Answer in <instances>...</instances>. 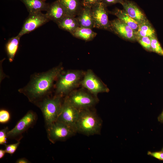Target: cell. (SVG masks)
<instances>
[{
  "mask_svg": "<svg viewBox=\"0 0 163 163\" xmlns=\"http://www.w3.org/2000/svg\"><path fill=\"white\" fill-rule=\"evenodd\" d=\"M137 41L145 50L152 52L150 37H142L137 39Z\"/></svg>",
  "mask_w": 163,
  "mask_h": 163,
  "instance_id": "cb8c5ba5",
  "label": "cell"
},
{
  "mask_svg": "<svg viewBox=\"0 0 163 163\" xmlns=\"http://www.w3.org/2000/svg\"><path fill=\"white\" fill-rule=\"evenodd\" d=\"M135 33L136 40L138 38L143 37H156L155 29L148 19L139 24L138 30Z\"/></svg>",
  "mask_w": 163,
  "mask_h": 163,
  "instance_id": "ffe728a7",
  "label": "cell"
},
{
  "mask_svg": "<svg viewBox=\"0 0 163 163\" xmlns=\"http://www.w3.org/2000/svg\"><path fill=\"white\" fill-rule=\"evenodd\" d=\"M37 120V114L29 110L20 119L15 126L7 133L8 138H21L22 134L34 125Z\"/></svg>",
  "mask_w": 163,
  "mask_h": 163,
  "instance_id": "9c48e42d",
  "label": "cell"
},
{
  "mask_svg": "<svg viewBox=\"0 0 163 163\" xmlns=\"http://www.w3.org/2000/svg\"><path fill=\"white\" fill-rule=\"evenodd\" d=\"M158 121L161 123H163V110L158 117Z\"/></svg>",
  "mask_w": 163,
  "mask_h": 163,
  "instance_id": "d6a6232c",
  "label": "cell"
},
{
  "mask_svg": "<svg viewBox=\"0 0 163 163\" xmlns=\"http://www.w3.org/2000/svg\"><path fill=\"white\" fill-rule=\"evenodd\" d=\"M30 161L25 158H21L18 159L16 161V163H28Z\"/></svg>",
  "mask_w": 163,
  "mask_h": 163,
  "instance_id": "4dcf8cb0",
  "label": "cell"
},
{
  "mask_svg": "<svg viewBox=\"0 0 163 163\" xmlns=\"http://www.w3.org/2000/svg\"><path fill=\"white\" fill-rule=\"evenodd\" d=\"M123 0H102V2L107 6L115 4L117 3H120Z\"/></svg>",
  "mask_w": 163,
  "mask_h": 163,
  "instance_id": "f1b7e54d",
  "label": "cell"
},
{
  "mask_svg": "<svg viewBox=\"0 0 163 163\" xmlns=\"http://www.w3.org/2000/svg\"><path fill=\"white\" fill-rule=\"evenodd\" d=\"M63 70L60 64L42 72L35 73L30 76L28 83L18 91L26 96L29 101L35 104L43 98L50 96L57 78Z\"/></svg>",
  "mask_w": 163,
  "mask_h": 163,
  "instance_id": "6da1fadb",
  "label": "cell"
},
{
  "mask_svg": "<svg viewBox=\"0 0 163 163\" xmlns=\"http://www.w3.org/2000/svg\"><path fill=\"white\" fill-rule=\"evenodd\" d=\"M59 27L72 34L79 27L76 18L67 15L56 23Z\"/></svg>",
  "mask_w": 163,
  "mask_h": 163,
  "instance_id": "ac0fdd59",
  "label": "cell"
},
{
  "mask_svg": "<svg viewBox=\"0 0 163 163\" xmlns=\"http://www.w3.org/2000/svg\"><path fill=\"white\" fill-rule=\"evenodd\" d=\"M120 4L128 14L139 24L147 19L142 11L133 2L123 0Z\"/></svg>",
  "mask_w": 163,
  "mask_h": 163,
  "instance_id": "4fadbf2b",
  "label": "cell"
},
{
  "mask_svg": "<svg viewBox=\"0 0 163 163\" xmlns=\"http://www.w3.org/2000/svg\"><path fill=\"white\" fill-rule=\"evenodd\" d=\"M68 15L75 17L83 6L80 0H59Z\"/></svg>",
  "mask_w": 163,
  "mask_h": 163,
  "instance_id": "e0dca14e",
  "label": "cell"
},
{
  "mask_svg": "<svg viewBox=\"0 0 163 163\" xmlns=\"http://www.w3.org/2000/svg\"><path fill=\"white\" fill-rule=\"evenodd\" d=\"M50 21L45 14L38 12L29 14L18 35L21 37Z\"/></svg>",
  "mask_w": 163,
  "mask_h": 163,
  "instance_id": "30bf717a",
  "label": "cell"
},
{
  "mask_svg": "<svg viewBox=\"0 0 163 163\" xmlns=\"http://www.w3.org/2000/svg\"><path fill=\"white\" fill-rule=\"evenodd\" d=\"M9 131L7 127L0 130V144L5 145L7 142V133Z\"/></svg>",
  "mask_w": 163,
  "mask_h": 163,
  "instance_id": "484cf974",
  "label": "cell"
},
{
  "mask_svg": "<svg viewBox=\"0 0 163 163\" xmlns=\"http://www.w3.org/2000/svg\"><path fill=\"white\" fill-rule=\"evenodd\" d=\"M25 5L29 14L46 11L50 3L43 0H20Z\"/></svg>",
  "mask_w": 163,
  "mask_h": 163,
  "instance_id": "2e32d148",
  "label": "cell"
},
{
  "mask_svg": "<svg viewBox=\"0 0 163 163\" xmlns=\"http://www.w3.org/2000/svg\"><path fill=\"white\" fill-rule=\"evenodd\" d=\"M46 130L49 140L53 143L64 141L77 132L74 129L57 121L47 127Z\"/></svg>",
  "mask_w": 163,
  "mask_h": 163,
  "instance_id": "8992f818",
  "label": "cell"
},
{
  "mask_svg": "<svg viewBox=\"0 0 163 163\" xmlns=\"http://www.w3.org/2000/svg\"><path fill=\"white\" fill-rule=\"evenodd\" d=\"M80 85L97 97L99 93L108 92L109 91L107 86L91 69H88L85 72Z\"/></svg>",
  "mask_w": 163,
  "mask_h": 163,
  "instance_id": "52a82bcc",
  "label": "cell"
},
{
  "mask_svg": "<svg viewBox=\"0 0 163 163\" xmlns=\"http://www.w3.org/2000/svg\"><path fill=\"white\" fill-rule=\"evenodd\" d=\"M147 155L158 160L163 161V152L161 151L151 152L148 151Z\"/></svg>",
  "mask_w": 163,
  "mask_h": 163,
  "instance_id": "83f0119b",
  "label": "cell"
},
{
  "mask_svg": "<svg viewBox=\"0 0 163 163\" xmlns=\"http://www.w3.org/2000/svg\"><path fill=\"white\" fill-rule=\"evenodd\" d=\"M76 18L79 27L94 28V21L91 8L83 7Z\"/></svg>",
  "mask_w": 163,
  "mask_h": 163,
  "instance_id": "9a60e30c",
  "label": "cell"
},
{
  "mask_svg": "<svg viewBox=\"0 0 163 163\" xmlns=\"http://www.w3.org/2000/svg\"><path fill=\"white\" fill-rule=\"evenodd\" d=\"M85 72L80 70H62L55 82L54 89L55 95L63 97L74 90L80 85Z\"/></svg>",
  "mask_w": 163,
  "mask_h": 163,
  "instance_id": "7a4b0ae2",
  "label": "cell"
},
{
  "mask_svg": "<svg viewBox=\"0 0 163 163\" xmlns=\"http://www.w3.org/2000/svg\"><path fill=\"white\" fill-rule=\"evenodd\" d=\"M102 0H82L81 1L83 7L92 8L97 4L102 2Z\"/></svg>",
  "mask_w": 163,
  "mask_h": 163,
  "instance_id": "4316f807",
  "label": "cell"
},
{
  "mask_svg": "<svg viewBox=\"0 0 163 163\" xmlns=\"http://www.w3.org/2000/svg\"><path fill=\"white\" fill-rule=\"evenodd\" d=\"M62 97L55 95L50 96L35 104L42 112L46 127L57 121L63 102Z\"/></svg>",
  "mask_w": 163,
  "mask_h": 163,
  "instance_id": "277c9868",
  "label": "cell"
},
{
  "mask_svg": "<svg viewBox=\"0 0 163 163\" xmlns=\"http://www.w3.org/2000/svg\"><path fill=\"white\" fill-rule=\"evenodd\" d=\"M21 37L18 35L10 38L5 45V49L9 61L12 62L18 51Z\"/></svg>",
  "mask_w": 163,
  "mask_h": 163,
  "instance_id": "44dd1931",
  "label": "cell"
},
{
  "mask_svg": "<svg viewBox=\"0 0 163 163\" xmlns=\"http://www.w3.org/2000/svg\"><path fill=\"white\" fill-rule=\"evenodd\" d=\"M64 99L80 110L90 108L98 102L97 97L83 89L73 90Z\"/></svg>",
  "mask_w": 163,
  "mask_h": 163,
  "instance_id": "5b68a950",
  "label": "cell"
},
{
  "mask_svg": "<svg viewBox=\"0 0 163 163\" xmlns=\"http://www.w3.org/2000/svg\"><path fill=\"white\" fill-rule=\"evenodd\" d=\"M102 122L96 113L90 108L80 110L76 124L77 132L86 136L93 135L100 133Z\"/></svg>",
  "mask_w": 163,
  "mask_h": 163,
  "instance_id": "3957f363",
  "label": "cell"
},
{
  "mask_svg": "<svg viewBox=\"0 0 163 163\" xmlns=\"http://www.w3.org/2000/svg\"><path fill=\"white\" fill-rule=\"evenodd\" d=\"M45 14L50 21L56 24L67 15L59 0L50 4Z\"/></svg>",
  "mask_w": 163,
  "mask_h": 163,
  "instance_id": "5bb4252c",
  "label": "cell"
},
{
  "mask_svg": "<svg viewBox=\"0 0 163 163\" xmlns=\"http://www.w3.org/2000/svg\"><path fill=\"white\" fill-rule=\"evenodd\" d=\"M113 32L123 38L131 41L136 40L135 32L118 18L110 21Z\"/></svg>",
  "mask_w": 163,
  "mask_h": 163,
  "instance_id": "7c38bea8",
  "label": "cell"
},
{
  "mask_svg": "<svg viewBox=\"0 0 163 163\" xmlns=\"http://www.w3.org/2000/svg\"><path fill=\"white\" fill-rule=\"evenodd\" d=\"M10 116L9 111L3 109L0 110V123H5L10 120Z\"/></svg>",
  "mask_w": 163,
  "mask_h": 163,
  "instance_id": "d4e9b609",
  "label": "cell"
},
{
  "mask_svg": "<svg viewBox=\"0 0 163 163\" xmlns=\"http://www.w3.org/2000/svg\"><path fill=\"white\" fill-rule=\"evenodd\" d=\"M71 34L76 38L86 41H89L95 38L97 33L91 28L79 27Z\"/></svg>",
  "mask_w": 163,
  "mask_h": 163,
  "instance_id": "7402d4cb",
  "label": "cell"
},
{
  "mask_svg": "<svg viewBox=\"0 0 163 163\" xmlns=\"http://www.w3.org/2000/svg\"><path fill=\"white\" fill-rule=\"evenodd\" d=\"M43 0L44 1H46V0Z\"/></svg>",
  "mask_w": 163,
  "mask_h": 163,
  "instance_id": "d590c367",
  "label": "cell"
},
{
  "mask_svg": "<svg viewBox=\"0 0 163 163\" xmlns=\"http://www.w3.org/2000/svg\"><path fill=\"white\" fill-rule=\"evenodd\" d=\"M20 141H18L16 143L12 144V148L9 154L10 155L13 154L16 150L18 146L20 144Z\"/></svg>",
  "mask_w": 163,
  "mask_h": 163,
  "instance_id": "f546056e",
  "label": "cell"
},
{
  "mask_svg": "<svg viewBox=\"0 0 163 163\" xmlns=\"http://www.w3.org/2000/svg\"><path fill=\"white\" fill-rule=\"evenodd\" d=\"M161 150L163 152V147H162V148Z\"/></svg>",
  "mask_w": 163,
  "mask_h": 163,
  "instance_id": "e575fe53",
  "label": "cell"
},
{
  "mask_svg": "<svg viewBox=\"0 0 163 163\" xmlns=\"http://www.w3.org/2000/svg\"><path fill=\"white\" fill-rule=\"evenodd\" d=\"M80 112V110L64 99L57 121L66 124L76 131V124Z\"/></svg>",
  "mask_w": 163,
  "mask_h": 163,
  "instance_id": "8fae6325",
  "label": "cell"
},
{
  "mask_svg": "<svg viewBox=\"0 0 163 163\" xmlns=\"http://www.w3.org/2000/svg\"><path fill=\"white\" fill-rule=\"evenodd\" d=\"M110 13L130 27L136 32L138 28L139 24L132 18L124 10L116 8Z\"/></svg>",
  "mask_w": 163,
  "mask_h": 163,
  "instance_id": "d6986e66",
  "label": "cell"
},
{
  "mask_svg": "<svg viewBox=\"0 0 163 163\" xmlns=\"http://www.w3.org/2000/svg\"><path fill=\"white\" fill-rule=\"evenodd\" d=\"M105 5L101 2L92 8L94 21V28L113 32L108 17V11Z\"/></svg>",
  "mask_w": 163,
  "mask_h": 163,
  "instance_id": "ba28073f",
  "label": "cell"
},
{
  "mask_svg": "<svg viewBox=\"0 0 163 163\" xmlns=\"http://www.w3.org/2000/svg\"><path fill=\"white\" fill-rule=\"evenodd\" d=\"M5 150L7 153H9L12 147V144L9 145H5Z\"/></svg>",
  "mask_w": 163,
  "mask_h": 163,
  "instance_id": "1f68e13d",
  "label": "cell"
},
{
  "mask_svg": "<svg viewBox=\"0 0 163 163\" xmlns=\"http://www.w3.org/2000/svg\"><path fill=\"white\" fill-rule=\"evenodd\" d=\"M152 52L163 56V49L156 37H150Z\"/></svg>",
  "mask_w": 163,
  "mask_h": 163,
  "instance_id": "603a6c76",
  "label": "cell"
},
{
  "mask_svg": "<svg viewBox=\"0 0 163 163\" xmlns=\"http://www.w3.org/2000/svg\"><path fill=\"white\" fill-rule=\"evenodd\" d=\"M5 150L3 149H0V159L2 158L4 156L5 153H6Z\"/></svg>",
  "mask_w": 163,
  "mask_h": 163,
  "instance_id": "836d02e7",
  "label": "cell"
}]
</instances>
